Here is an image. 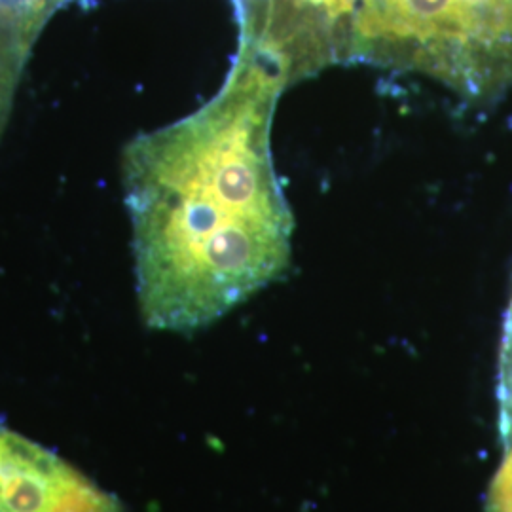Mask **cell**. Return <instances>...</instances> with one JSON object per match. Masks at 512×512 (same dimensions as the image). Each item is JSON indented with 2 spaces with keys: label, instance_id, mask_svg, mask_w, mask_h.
<instances>
[{
  "label": "cell",
  "instance_id": "6da1fadb",
  "mask_svg": "<svg viewBox=\"0 0 512 512\" xmlns=\"http://www.w3.org/2000/svg\"><path fill=\"white\" fill-rule=\"evenodd\" d=\"M285 76L239 42L219 92L122 150L139 311L148 329L190 334L287 272L294 220L272 126Z\"/></svg>",
  "mask_w": 512,
  "mask_h": 512
},
{
  "label": "cell",
  "instance_id": "7a4b0ae2",
  "mask_svg": "<svg viewBox=\"0 0 512 512\" xmlns=\"http://www.w3.org/2000/svg\"><path fill=\"white\" fill-rule=\"evenodd\" d=\"M351 63L494 99L512 82V0H359Z\"/></svg>",
  "mask_w": 512,
  "mask_h": 512
},
{
  "label": "cell",
  "instance_id": "3957f363",
  "mask_svg": "<svg viewBox=\"0 0 512 512\" xmlns=\"http://www.w3.org/2000/svg\"><path fill=\"white\" fill-rule=\"evenodd\" d=\"M52 452L0 421V512H38L50 482Z\"/></svg>",
  "mask_w": 512,
  "mask_h": 512
},
{
  "label": "cell",
  "instance_id": "277c9868",
  "mask_svg": "<svg viewBox=\"0 0 512 512\" xmlns=\"http://www.w3.org/2000/svg\"><path fill=\"white\" fill-rule=\"evenodd\" d=\"M42 29L25 0H0V137L8 126L19 80Z\"/></svg>",
  "mask_w": 512,
  "mask_h": 512
},
{
  "label": "cell",
  "instance_id": "5b68a950",
  "mask_svg": "<svg viewBox=\"0 0 512 512\" xmlns=\"http://www.w3.org/2000/svg\"><path fill=\"white\" fill-rule=\"evenodd\" d=\"M27 6L31 8L33 16L37 19L38 23L44 27L48 23V19L54 16L55 12L67 4L69 0H25Z\"/></svg>",
  "mask_w": 512,
  "mask_h": 512
}]
</instances>
